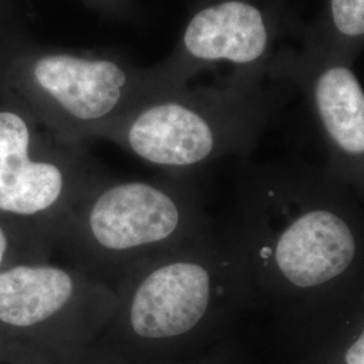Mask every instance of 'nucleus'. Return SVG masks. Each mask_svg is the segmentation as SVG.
Wrapping results in <instances>:
<instances>
[{"label":"nucleus","mask_w":364,"mask_h":364,"mask_svg":"<svg viewBox=\"0 0 364 364\" xmlns=\"http://www.w3.org/2000/svg\"><path fill=\"white\" fill-rule=\"evenodd\" d=\"M236 251L248 284L316 306L364 278V207L328 168L278 166L254 182Z\"/></svg>","instance_id":"f257e3e1"},{"label":"nucleus","mask_w":364,"mask_h":364,"mask_svg":"<svg viewBox=\"0 0 364 364\" xmlns=\"http://www.w3.org/2000/svg\"><path fill=\"white\" fill-rule=\"evenodd\" d=\"M290 87L273 70L234 72L201 87L186 84L141 105L107 139L150 165L195 169L250 151Z\"/></svg>","instance_id":"f03ea898"},{"label":"nucleus","mask_w":364,"mask_h":364,"mask_svg":"<svg viewBox=\"0 0 364 364\" xmlns=\"http://www.w3.org/2000/svg\"><path fill=\"white\" fill-rule=\"evenodd\" d=\"M13 77L54 136L75 147L107 139L141 105L178 87L164 61L144 68L112 53L65 49L25 53Z\"/></svg>","instance_id":"7ed1b4c3"},{"label":"nucleus","mask_w":364,"mask_h":364,"mask_svg":"<svg viewBox=\"0 0 364 364\" xmlns=\"http://www.w3.org/2000/svg\"><path fill=\"white\" fill-rule=\"evenodd\" d=\"M278 0H201L188 18L174 49L162 61L177 85L204 70H273L291 21Z\"/></svg>","instance_id":"20e7f679"},{"label":"nucleus","mask_w":364,"mask_h":364,"mask_svg":"<svg viewBox=\"0 0 364 364\" xmlns=\"http://www.w3.org/2000/svg\"><path fill=\"white\" fill-rule=\"evenodd\" d=\"M352 63L304 30L299 46L281 53L274 69L306 96L326 144V168L364 207V88Z\"/></svg>","instance_id":"39448f33"},{"label":"nucleus","mask_w":364,"mask_h":364,"mask_svg":"<svg viewBox=\"0 0 364 364\" xmlns=\"http://www.w3.org/2000/svg\"><path fill=\"white\" fill-rule=\"evenodd\" d=\"M246 285L236 248L198 247L191 255L159 263L136 284L129 301L131 328L150 340L182 336Z\"/></svg>","instance_id":"423d86ee"},{"label":"nucleus","mask_w":364,"mask_h":364,"mask_svg":"<svg viewBox=\"0 0 364 364\" xmlns=\"http://www.w3.org/2000/svg\"><path fill=\"white\" fill-rule=\"evenodd\" d=\"M189 207L168 189L146 181L112 183L92 200L85 213L87 234L107 252L159 247L189 228Z\"/></svg>","instance_id":"0eeeda50"},{"label":"nucleus","mask_w":364,"mask_h":364,"mask_svg":"<svg viewBox=\"0 0 364 364\" xmlns=\"http://www.w3.org/2000/svg\"><path fill=\"white\" fill-rule=\"evenodd\" d=\"M77 150L63 144L43 158L28 154L0 166V210L33 216L60 204L77 170Z\"/></svg>","instance_id":"6e6552de"},{"label":"nucleus","mask_w":364,"mask_h":364,"mask_svg":"<svg viewBox=\"0 0 364 364\" xmlns=\"http://www.w3.org/2000/svg\"><path fill=\"white\" fill-rule=\"evenodd\" d=\"M73 274L52 264L16 266L0 273V321L13 326L42 324L76 302Z\"/></svg>","instance_id":"1a4fd4ad"},{"label":"nucleus","mask_w":364,"mask_h":364,"mask_svg":"<svg viewBox=\"0 0 364 364\" xmlns=\"http://www.w3.org/2000/svg\"><path fill=\"white\" fill-rule=\"evenodd\" d=\"M305 33L326 50L353 61L364 49V0H326L321 18Z\"/></svg>","instance_id":"9d476101"},{"label":"nucleus","mask_w":364,"mask_h":364,"mask_svg":"<svg viewBox=\"0 0 364 364\" xmlns=\"http://www.w3.org/2000/svg\"><path fill=\"white\" fill-rule=\"evenodd\" d=\"M33 149V132L26 117L15 111H0V166L26 156Z\"/></svg>","instance_id":"9b49d317"},{"label":"nucleus","mask_w":364,"mask_h":364,"mask_svg":"<svg viewBox=\"0 0 364 364\" xmlns=\"http://www.w3.org/2000/svg\"><path fill=\"white\" fill-rule=\"evenodd\" d=\"M353 304L360 314V326L351 344L344 350L343 363L364 364V278L351 287Z\"/></svg>","instance_id":"f8f14e48"},{"label":"nucleus","mask_w":364,"mask_h":364,"mask_svg":"<svg viewBox=\"0 0 364 364\" xmlns=\"http://www.w3.org/2000/svg\"><path fill=\"white\" fill-rule=\"evenodd\" d=\"M6 250H7V237H6V235L3 232V230L0 228V264L3 262V258H4Z\"/></svg>","instance_id":"ddd939ff"}]
</instances>
